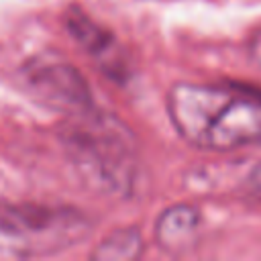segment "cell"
<instances>
[{
    "label": "cell",
    "instance_id": "1",
    "mask_svg": "<svg viewBox=\"0 0 261 261\" xmlns=\"http://www.w3.org/2000/svg\"><path fill=\"white\" fill-rule=\"evenodd\" d=\"M167 114L177 135L198 149L261 143V100L228 86L179 82L167 92Z\"/></svg>",
    "mask_w": 261,
    "mask_h": 261
},
{
    "label": "cell",
    "instance_id": "6",
    "mask_svg": "<svg viewBox=\"0 0 261 261\" xmlns=\"http://www.w3.org/2000/svg\"><path fill=\"white\" fill-rule=\"evenodd\" d=\"M202 224V214L196 206L175 204L165 208L155 222V241L157 245L173 255L186 253L196 245Z\"/></svg>",
    "mask_w": 261,
    "mask_h": 261
},
{
    "label": "cell",
    "instance_id": "2",
    "mask_svg": "<svg viewBox=\"0 0 261 261\" xmlns=\"http://www.w3.org/2000/svg\"><path fill=\"white\" fill-rule=\"evenodd\" d=\"M59 141L77 175L102 196L126 198L137 177L133 133L112 114L90 108L69 114Z\"/></svg>",
    "mask_w": 261,
    "mask_h": 261
},
{
    "label": "cell",
    "instance_id": "4",
    "mask_svg": "<svg viewBox=\"0 0 261 261\" xmlns=\"http://www.w3.org/2000/svg\"><path fill=\"white\" fill-rule=\"evenodd\" d=\"M20 84L33 98L65 114L94 108L88 82L67 61L49 55L35 57L20 69Z\"/></svg>",
    "mask_w": 261,
    "mask_h": 261
},
{
    "label": "cell",
    "instance_id": "9",
    "mask_svg": "<svg viewBox=\"0 0 261 261\" xmlns=\"http://www.w3.org/2000/svg\"><path fill=\"white\" fill-rule=\"evenodd\" d=\"M249 186H251V190L261 198V161L253 167V171H251V175H249Z\"/></svg>",
    "mask_w": 261,
    "mask_h": 261
},
{
    "label": "cell",
    "instance_id": "3",
    "mask_svg": "<svg viewBox=\"0 0 261 261\" xmlns=\"http://www.w3.org/2000/svg\"><path fill=\"white\" fill-rule=\"evenodd\" d=\"M94 220L71 206L0 202V257H47L90 237Z\"/></svg>",
    "mask_w": 261,
    "mask_h": 261
},
{
    "label": "cell",
    "instance_id": "7",
    "mask_svg": "<svg viewBox=\"0 0 261 261\" xmlns=\"http://www.w3.org/2000/svg\"><path fill=\"white\" fill-rule=\"evenodd\" d=\"M143 251V239L139 228L124 226L106 234L100 245L94 249L92 257L100 261H118V259H135Z\"/></svg>",
    "mask_w": 261,
    "mask_h": 261
},
{
    "label": "cell",
    "instance_id": "5",
    "mask_svg": "<svg viewBox=\"0 0 261 261\" xmlns=\"http://www.w3.org/2000/svg\"><path fill=\"white\" fill-rule=\"evenodd\" d=\"M63 24L67 27L71 39L94 59V63L108 75L112 82H124L130 75V67L124 55V49L118 45L116 37L94 22L86 12L71 8L63 16Z\"/></svg>",
    "mask_w": 261,
    "mask_h": 261
},
{
    "label": "cell",
    "instance_id": "8",
    "mask_svg": "<svg viewBox=\"0 0 261 261\" xmlns=\"http://www.w3.org/2000/svg\"><path fill=\"white\" fill-rule=\"evenodd\" d=\"M249 55L253 59V63L261 69V31H257V35L251 39V45H249Z\"/></svg>",
    "mask_w": 261,
    "mask_h": 261
}]
</instances>
